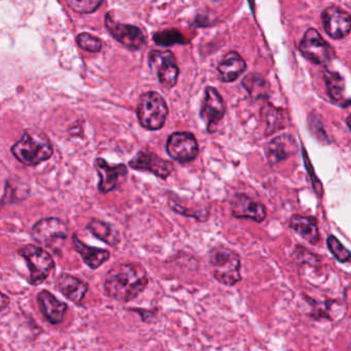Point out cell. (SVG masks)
Instances as JSON below:
<instances>
[{"mask_svg": "<svg viewBox=\"0 0 351 351\" xmlns=\"http://www.w3.org/2000/svg\"><path fill=\"white\" fill-rule=\"evenodd\" d=\"M154 41L158 45H173L176 43H185V38L179 31L165 30L162 32L156 33L154 37Z\"/></svg>", "mask_w": 351, "mask_h": 351, "instance_id": "28", "label": "cell"}, {"mask_svg": "<svg viewBox=\"0 0 351 351\" xmlns=\"http://www.w3.org/2000/svg\"><path fill=\"white\" fill-rule=\"evenodd\" d=\"M76 41L82 49H86L88 52L97 53L102 49V41L98 37L93 36L90 33H80Z\"/></svg>", "mask_w": 351, "mask_h": 351, "instance_id": "29", "label": "cell"}, {"mask_svg": "<svg viewBox=\"0 0 351 351\" xmlns=\"http://www.w3.org/2000/svg\"><path fill=\"white\" fill-rule=\"evenodd\" d=\"M304 159L307 172H308V174L311 175V183H313V189H315V193H317V195H322V194H323V185H322L321 181H319V179H317V175H315V169H313V164H311V161H309L308 156H307L305 150Z\"/></svg>", "mask_w": 351, "mask_h": 351, "instance_id": "30", "label": "cell"}, {"mask_svg": "<svg viewBox=\"0 0 351 351\" xmlns=\"http://www.w3.org/2000/svg\"><path fill=\"white\" fill-rule=\"evenodd\" d=\"M213 276L223 286H232L241 282V258L227 247H216L210 251Z\"/></svg>", "mask_w": 351, "mask_h": 351, "instance_id": "3", "label": "cell"}, {"mask_svg": "<svg viewBox=\"0 0 351 351\" xmlns=\"http://www.w3.org/2000/svg\"><path fill=\"white\" fill-rule=\"evenodd\" d=\"M324 28L334 39L348 36L351 31V16L338 6H329L322 14Z\"/></svg>", "mask_w": 351, "mask_h": 351, "instance_id": "14", "label": "cell"}, {"mask_svg": "<svg viewBox=\"0 0 351 351\" xmlns=\"http://www.w3.org/2000/svg\"><path fill=\"white\" fill-rule=\"evenodd\" d=\"M167 152L173 160L187 164L195 160L199 152L197 140L190 132H175L167 141Z\"/></svg>", "mask_w": 351, "mask_h": 351, "instance_id": "9", "label": "cell"}, {"mask_svg": "<svg viewBox=\"0 0 351 351\" xmlns=\"http://www.w3.org/2000/svg\"><path fill=\"white\" fill-rule=\"evenodd\" d=\"M10 304V299L0 291V311L4 310Z\"/></svg>", "mask_w": 351, "mask_h": 351, "instance_id": "31", "label": "cell"}, {"mask_svg": "<svg viewBox=\"0 0 351 351\" xmlns=\"http://www.w3.org/2000/svg\"><path fill=\"white\" fill-rule=\"evenodd\" d=\"M262 120L265 124V131L267 135L282 129L285 126V117L282 111L274 109L271 105L264 107L263 111H262Z\"/></svg>", "mask_w": 351, "mask_h": 351, "instance_id": "25", "label": "cell"}, {"mask_svg": "<svg viewBox=\"0 0 351 351\" xmlns=\"http://www.w3.org/2000/svg\"><path fill=\"white\" fill-rule=\"evenodd\" d=\"M95 168L100 177L98 189L102 194L114 191L125 181L128 175V168L125 164L110 165L102 158L96 159Z\"/></svg>", "mask_w": 351, "mask_h": 351, "instance_id": "12", "label": "cell"}, {"mask_svg": "<svg viewBox=\"0 0 351 351\" xmlns=\"http://www.w3.org/2000/svg\"><path fill=\"white\" fill-rule=\"evenodd\" d=\"M297 144L290 134H282L270 140L266 146V157L271 165H276L296 154Z\"/></svg>", "mask_w": 351, "mask_h": 351, "instance_id": "16", "label": "cell"}, {"mask_svg": "<svg viewBox=\"0 0 351 351\" xmlns=\"http://www.w3.org/2000/svg\"><path fill=\"white\" fill-rule=\"evenodd\" d=\"M20 255L26 260L30 271V282L34 286L43 284L55 268L51 256L37 245H26L20 249Z\"/></svg>", "mask_w": 351, "mask_h": 351, "instance_id": "5", "label": "cell"}, {"mask_svg": "<svg viewBox=\"0 0 351 351\" xmlns=\"http://www.w3.org/2000/svg\"><path fill=\"white\" fill-rule=\"evenodd\" d=\"M225 115V104L222 97L218 91L213 87H206L202 101L200 117L206 126V130L210 133L216 130Z\"/></svg>", "mask_w": 351, "mask_h": 351, "instance_id": "11", "label": "cell"}, {"mask_svg": "<svg viewBox=\"0 0 351 351\" xmlns=\"http://www.w3.org/2000/svg\"><path fill=\"white\" fill-rule=\"evenodd\" d=\"M72 243H73V249L80 253L84 263L92 269H98L100 266L110 259V253L107 249L88 247L80 240L76 235L72 237Z\"/></svg>", "mask_w": 351, "mask_h": 351, "instance_id": "20", "label": "cell"}, {"mask_svg": "<svg viewBox=\"0 0 351 351\" xmlns=\"http://www.w3.org/2000/svg\"><path fill=\"white\" fill-rule=\"evenodd\" d=\"M105 25L110 34L129 49H139L145 45V36L137 26L117 22L110 14H106Z\"/></svg>", "mask_w": 351, "mask_h": 351, "instance_id": "13", "label": "cell"}, {"mask_svg": "<svg viewBox=\"0 0 351 351\" xmlns=\"http://www.w3.org/2000/svg\"><path fill=\"white\" fill-rule=\"evenodd\" d=\"M230 210L237 218H247L254 222L262 223L265 220L266 208L263 204L255 201L245 194H237L231 200Z\"/></svg>", "mask_w": 351, "mask_h": 351, "instance_id": "15", "label": "cell"}, {"mask_svg": "<svg viewBox=\"0 0 351 351\" xmlns=\"http://www.w3.org/2000/svg\"><path fill=\"white\" fill-rule=\"evenodd\" d=\"M131 168L144 172H150L162 179H168L174 170V165L170 161L156 156L154 152L140 150L129 162Z\"/></svg>", "mask_w": 351, "mask_h": 351, "instance_id": "10", "label": "cell"}, {"mask_svg": "<svg viewBox=\"0 0 351 351\" xmlns=\"http://www.w3.org/2000/svg\"><path fill=\"white\" fill-rule=\"evenodd\" d=\"M327 245L332 255L338 261L341 262V263H348V262L351 261L350 251L336 237L332 236V235L328 237Z\"/></svg>", "mask_w": 351, "mask_h": 351, "instance_id": "26", "label": "cell"}, {"mask_svg": "<svg viewBox=\"0 0 351 351\" xmlns=\"http://www.w3.org/2000/svg\"><path fill=\"white\" fill-rule=\"evenodd\" d=\"M169 109L164 97L158 92H147L141 95L137 106V117L140 125L147 130L162 129L168 117Z\"/></svg>", "mask_w": 351, "mask_h": 351, "instance_id": "4", "label": "cell"}, {"mask_svg": "<svg viewBox=\"0 0 351 351\" xmlns=\"http://www.w3.org/2000/svg\"><path fill=\"white\" fill-rule=\"evenodd\" d=\"M326 86L328 94L334 104L340 107H348L351 105V98L346 95V80L335 71H325Z\"/></svg>", "mask_w": 351, "mask_h": 351, "instance_id": "19", "label": "cell"}, {"mask_svg": "<svg viewBox=\"0 0 351 351\" xmlns=\"http://www.w3.org/2000/svg\"><path fill=\"white\" fill-rule=\"evenodd\" d=\"M346 124H348V128H350L351 131V115L346 119Z\"/></svg>", "mask_w": 351, "mask_h": 351, "instance_id": "32", "label": "cell"}, {"mask_svg": "<svg viewBox=\"0 0 351 351\" xmlns=\"http://www.w3.org/2000/svg\"><path fill=\"white\" fill-rule=\"evenodd\" d=\"M245 68L247 65L241 55L234 51L229 52L218 66L220 80L224 82H234L241 73H243Z\"/></svg>", "mask_w": 351, "mask_h": 351, "instance_id": "21", "label": "cell"}, {"mask_svg": "<svg viewBox=\"0 0 351 351\" xmlns=\"http://www.w3.org/2000/svg\"><path fill=\"white\" fill-rule=\"evenodd\" d=\"M12 152L22 164L36 166L53 156V148L51 140L45 134L27 130L21 139L12 146Z\"/></svg>", "mask_w": 351, "mask_h": 351, "instance_id": "2", "label": "cell"}, {"mask_svg": "<svg viewBox=\"0 0 351 351\" xmlns=\"http://www.w3.org/2000/svg\"><path fill=\"white\" fill-rule=\"evenodd\" d=\"M86 229L97 238L110 247H117L121 241L119 231L112 225L103 222V220H92L88 223Z\"/></svg>", "mask_w": 351, "mask_h": 351, "instance_id": "24", "label": "cell"}, {"mask_svg": "<svg viewBox=\"0 0 351 351\" xmlns=\"http://www.w3.org/2000/svg\"><path fill=\"white\" fill-rule=\"evenodd\" d=\"M57 288L68 300L78 305L82 302L88 290L86 282L67 273H62L58 278Z\"/></svg>", "mask_w": 351, "mask_h": 351, "instance_id": "18", "label": "cell"}, {"mask_svg": "<svg viewBox=\"0 0 351 351\" xmlns=\"http://www.w3.org/2000/svg\"><path fill=\"white\" fill-rule=\"evenodd\" d=\"M31 235L39 245L47 247H57L67 238L68 226L60 218H43L33 226Z\"/></svg>", "mask_w": 351, "mask_h": 351, "instance_id": "7", "label": "cell"}, {"mask_svg": "<svg viewBox=\"0 0 351 351\" xmlns=\"http://www.w3.org/2000/svg\"><path fill=\"white\" fill-rule=\"evenodd\" d=\"M37 299H38L41 313L49 323L58 325L63 321L66 311H67V304L58 300L51 293L45 290L39 293Z\"/></svg>", "mask_w": 351, "mask_h": 351, "instance_id": "17", "label": "cell"}, {"mask_svg": "<svg viewBox=\"0 0 351 351\" xmlns=\"http://www.w3.org/2000/svg\"><path fill=\"white\" fill-rule=\"evenodd\" d=\"M299 49L307 60L319 65L329 63L335 56L331 45L313 28L305 32Z\"/></svg>", "mask_w": 351, "mask_h": 351, "instance_id": "8", "label": "cell"}, {"mask_svg": "<svg viewBox=\"0 0 351 351\" xmlns=\"http://www.w3.org/2000/svg\"><path fill=\"white\" fill-rule=\"evenodd\" d=\"M169 206L176 214H182V216H189V218H195L198 222H204L208 218V210L206 206L197 203L196 205L188 206L189 202L186 199L176 196L175 194L169 196Z\"/></svg>", "mask_w": 351, "mask_h": 351, "instance_id": "23", "label": "cell"}, {"mask_svg": "<svg viewBox=\"0 0 351 351\" xmlns=\"http://www.w3.org/2000/svg\"><path fill=\"white\" fill-rule=\"evenodd\" d=\"M147 286V273L140 264L123 263L109 270L105 278L104 292L109 298L125 303L137 298Z\"/></svg>", "mask_w": 351, "mask_h": 351, "instance_id": "1", "label": "cell"}, {"mask_svg": "<svg viewBox=\"0 0 351 351\" xmlns=\"http://www.w3.org/2000/svg\"><path fill=\"white\" fill-rule=\"evenodd\" d=\"M148 61L152 71L156 74L165 88H173L176 86L179 76V67L172 52L154 49L148 55Z\"/></svg>", "mask_w": 351, "mask_h": 351, "instance_id": "6", "label": "cell"}, {"mask_svg": "<svg viewBox=\"0 0 351 351\" xmlns=\"http://www.w3.org/2000/svg\"><path fill=\"white\" fill-rule=\"evenodd\" d=\"M74 12L80 14H90L102 5L104 0H65Z\"/></svg>", "mask_w": 351, "mask_h": 351, "instance_id": "27", "label": "cell"}, {"mask_svg": "<svg viewBox=\"0 0 351 351\" xmlns=\"http://www.w3.org/2000/svg\"><path fill=\"white\" fill-rule=\"evenodd\" d=\"M290 227L299 236L302 237L311 245H317L321 239L319 227L315 218L294 214L291 218Z\"/></svg>", "mask_w": 351, "mask_h": 351, "instance_id": "22", "label": "cell"}]
</instances>
